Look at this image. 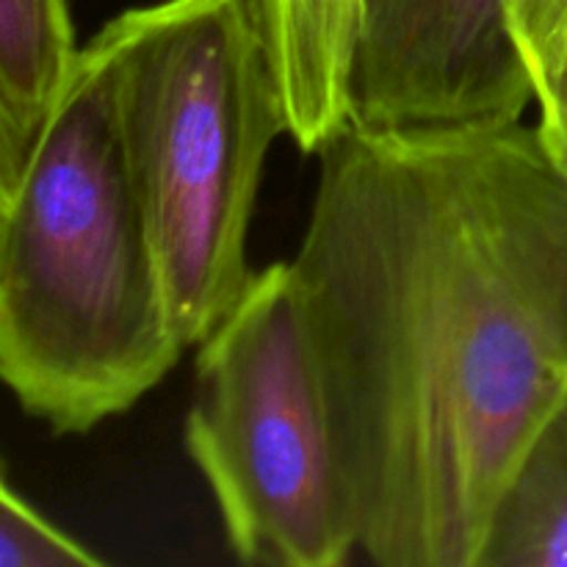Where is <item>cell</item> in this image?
Segmentation results:
<instances>
[{
    "label": "cell",
    "instance_id": "obj_1",
    "mask_svg": "<svg viewBox=\"0 0 567 567\" xmlns=\"http://www.w3.org/2000/svg\"><path fill=\"white\" fill-rule=\"evenodd\" d=\"M297 258L358 551L476 567L493 502L567 391V177L520 122L343 127Z\"/></svg>",
    "mask_w": 567,
    "mask_h": 567
},
{
    "label": "cell",
    "instance_id": "obj_2",
    "mask_svg": "<svg viewBox=\"0 0 567 567\" xmlns=\"http://www.w3.org/2000/svg\"><path fill=\"white\" fill-rule=\"evenodd\" d=\"M183 349L100 28L0 203V382L28 415L78 435L133 408Z\"/></svg>",
    "mask_w": 567,
    "mask_h": 567
},
{
    "label": "cell",
    "instance_id": "obj_3",
    "mask_svg": "<svg viewBox=\"0 0 567 567\" xmlns=\"http://www.w3.org/2000/svg\"><path fill=\"white\" fill-rule=\"evenodd\" d=\"M127 161L186 347L252 280L247 236L286 105L252 0H164L111 20Z\"/></svg>",
    "mask_w": 567,
    "mask_h": 567
},
{
    "label": "cell",
    "instance_id": "obj_4",
    "mask_svg": "<svg viewBox=\"0 0 567 567\" xmlns=\"http://www.w3.org/2000/svg\"><path fill=\"white\" fill-rule=\"evenodd\" d=\"M186 446L249 565L336 567L358 551L293 264L252 271L199 343Z\"/></svg>",
    "mask_w": 567,
    "mask_h": 567
},
{
    "label": "cell",
    "instance_id": "obj_5",
    "mask_svg": "<svg viewBox=\"0 0 567 567\" xmlns=\"http://www.w3.org/2000/svg\"><path fill=\"white\" fill-rule=\"evenodd\" d=\"M529 103L507 0H360L349 125L482 131L515 125Z\"/></svg>",
    "mask_w": 567,
    "mask_h": 567
},
{
    "label": "cell",
    "instance_id": "obj_6",
    "mask_svg": "<svg viewBox=\"0 0 567 567\" xmlns=\"http://www.w3.org/2000/svg\"><path fill=\"white\" fill-rule=\"evenodd\" d=\"M275 64L288 136L319 155L349 127L360 0H252Z\"/></svg>",
    "mask_w": 567,
    "mask_h": 567
},
{
    "label": "cell",
    "instance_id": "obj_7",
    "mask_svg": "<svg viewBox=\"0 0 567 567\" xmlns=\"http://www.w3.org/2000/svg\"><path fill=\"white\" fill-rule=\"evenodd\" d=\"M476 567H567V391L504 480Z\"/></svg>",
    "mask_w": 567,
    "mask_h": 567
},
{
    "label": "cell",
    "instance_id": "obj_8",
    "mask_svg": "<svg viewBox=\"0 0 567 567\" xmlns=\"http://www.w3.org/2000/svg\"><path fill=\"white\" fill-rule=\"evenodd\" d=\"M66 0H0V105L28 138L78 55Z\"/></svg>",
    "mask_w": 567,
    "mask_h": 567
},
{
    "label": "cell",
    "instance_id": "obj_9",
    "mask_svg": "<svg viewBox=\"0 0 567 567\" xmlns=\"http://www.w3.org/2000/svg\"><path fill=\"white\" fill-rule=\"evenodd\" d=\"M507 20L540 105L537 136L567 177V0H507Z\"/></svg>",
    "mask_w": 567,
    "mask_h": 567
},
{
    "label": "cell",
    "instance_id": "obj_10",
    "mask_svg": "<svg viewBox=\"0 0 567 567\" xmlns=\"http://www.w3.org/2000/svg\"><path fill=\"white\" fill-rule=\"evenodd\" d=\"M103 559L44 518L11 485L0 460V567H97Z\"/></svg>",
    "mask_w": 567,
    "mask_h": 567
},
{
    "label": "cell",
    "instance_id": "obj_11",
    "mask_svg": "<svg viewBox=\"0 0 567 567\" xmlns=\"http://www.w3.org/2000/svg\"><path fill=\"white\" fill-rule=\"evenodd\" d=\"M28 142L31 138L20 131L9 111L0 105V203L14 192L17 181H20L22 164L28 155Z\"/></svg>",
    "mask_w": 567,
    "mask_h": 567
}]
</instances>
